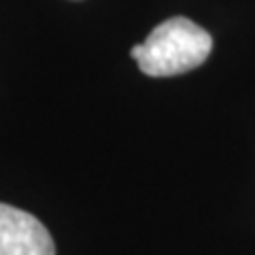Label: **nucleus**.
Instances as JSON below:
<instances>
[{
    "instance_id": "f257e3e1",
    "label": "nucleus",
    "mask_w": 255,
    "mask_h": 255,
    "mask_svg": "<svg viewBox=\"0 0 255 255\" xmlns=\"http://www.w3.org/2000/svg\"><path fill=\"white\" fill-rule=\"evenodd\" d=\"M213 38L187 17L162 21L142 43L138 68L149 77H174L198 68L211 55Z\"/></svg>"
},
{
    "instance_id": "f03ea898",
    "label": "nucleus",
    "mask_w": 255,
    "mask_h": 255,
    "mask_svg": "<svg viewBox=\"0 0 255 255\" xmlns=\"http://www.w3.org/2000/svg\"><path fill=\"white\" fill-rule=\"evenodd\" d=\"M0 255H55V245L34 215L0 202Z\"/></svg>"
},
{
    "instance_id": "7ed1b4c3",
    "label": "nucleus",
    "mask_w": 255,
    "mask_h": 255,
    "mask_svg": "<svg viewBox=\"0 0 255 255\" xmlns=\"http://www.w3.org/2000/svg\"><path fill=\"white\" fill-rule=\"evenodd\" d=\"M130 55H132V58H134V60H136V62H138V60H140V55H142V43H138V45H134V47H132V49H130Z\"/></svg>"
}]
</instances>
